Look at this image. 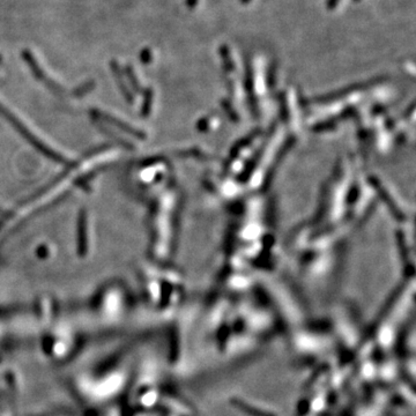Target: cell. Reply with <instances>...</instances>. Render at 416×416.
<instances>
[{"instance_id":"2","label":"cell","mask_w":416,"mask_h":416,"mask_svg":"<svg viewBox=\"0 0 416 416\" xmlns=\"http://www.w3.org/2000/svg\"><path fill=\"white\" fill-rule=\"evenodd\" d=\"M249 1H251V0H242V2H243V4H247Z\"/></svg>"},{"instance_id":"1","label":"cell","mask_w":416,"mask_h":416,"mask_svg":"<svg viewBox=\"0 0 416 416\" xmlns=\"http://www.w3.org/2000/svg\"><path fill=\"white\" fill-rule=\"evenodd\" d=\"M338 2H339V0H328V7H330L331 9L334 8L335 6L338 5Z\"/></svg>"}]
</instances>
